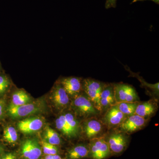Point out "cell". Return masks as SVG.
Returning a JSON list of instances; mask_svg holds the SVG:
<instances>
[{"label": "cell", "mask_w": 159, "mask_h": 159, "mask_svg": "<svg viewBox=\"0 0 159 159\" xmlns=\"http://www.w3.org/2000/svg\"><path fill=\"white\" fill-rule=\"evenodd\" d=\"M17 152L19 159H41L43 156L40 142L35 138L23 141Z\"/></svg>", "instance_id": "6da1fadb"}, {"label": "cell", "mask_w": 159, "mask_h": 159, "mask_svg": "<svg viewBox=\"0 0 159 159\" xmlns=\"http://www.w3.org/2000/svg\"><path fill=\"white\" fill-rule=\"evenodd\" d=\"M105 84L91 79L87 78L82 80V90L94 106L99 111H102L100 105V96Z\"/></svg>", "instance_id": "7a4b0ae2"}, {"label": "cell", "mask_w": 159, "mask_h": 159, "mask_svg": "<svg viewBox=\"0 0 159 159\" xmlns=\"http://www.w3.org/2000/svg\"><path fill=\"white\" fill-rule=\"evenodd\" d=\"M74 99L72 107L80 116L87 119H90L98 116L100 112L85 94H79Z\"/></svg>", "instance_id": "3957f363"}, {"label": "cell", "mask_w": 159, "mask_h": 159, "mask_svg": "<svg viewBox=\"0 0 159 159\" xmlns=\"http://www.w3.org/2000/svg\"><path fill=\"white\" fill-rule=\"evenodd\" d=\"M42 102H29L19 106L10 105L7 108V113L13 119H20L38 113L43 110Z\"/></svg>", "instance_id": "277c9868"}, {"label": "cell", "mask_w": 159, "mask_h": 159, "mask_svg": "<svg viewBox=\"0 0 159 159\" xmlns=\"http://www.w3.org/2000/svg\"><path fill=\"white\" fill-rule=\"evenodd\" d=\"M90 141L89 158L106 159L111 156L108 144L104 138H95Z\"/></svg>", "instance_id": "5b68a950"}, {"label": "cell", "mask_w": 159, "mask_h": 159, "mask_svg": "<svg viewBox=\"0 0 159 159\" xmlns=\"http://www.w3.org/2000/svg\"><path fill=\"white\" fill-rule=\"evenodd\" d=\"M114 92L116 103L138 102L139 100L136 91L132 86L126 84H114Z\"/></svg>", "instance_id": "8992f818"}, {"label": "cell", "mask_w": 159, "mask_h": 159, "mask_svg": "<svg viewBox=\"0 0 159 159\" xmlns=\"http://www.w3.org/2000/svg\"><path fill=\"white\" fill-rule=\"evenodd\" d=\"M123 132H115L109 136L106 141L112 155H119L126 149L129 144L128 138Z\"/></svg>", "instance_id": "52a82bcc"}, {"label": "cell", "mask_w": 159, "mask_h": 159, "mask_svg": "<svg viewBox=\"0 0 159 159\" xmlns=\"http://www.w3.org/2000/svg\"><path fill=\"white\" fill-rule=\"evenodd\" d=\"M50 99L55 107L59 110L66 108L70 103L68 95L59 81L54 84L52 89Z\"/></svg>", "instance_id": "ba28073f"}, {"label": "cell", "mask_w": 159, "mask_h": 159, "mask_svg": "<svg viewBox=\"0 0 159 159\" xmlns=\"http://www.w3.org/2000/svg\"><path fill=\"white\" fill-rule=\"evenodd\" d=\"M147 119L136 114L125 117L123 122L119 125L122 132L130 134L141 129L145 126Z\"/></svg>", "instance_id": "9c48e42d"}, {"label": "cell", "mask_w": 159, "mask_h": 159, "mask_svg": "<svg viewBox=\"0 0 159 159\" xmlns=\"http://www.w3.org/2000/svg\"><path fill=\"white\" fill-rule=\"evenodd\" d=\"M58 81L69 97L74 98L80 94L82 90V80L79 77H64Z\"/></svg>", "instance_id": "30bf717a"}, {"label": "cell", "mask_w": 159, "mask_h": 159, "mask_svg": "<svg viewBox=\"0 0 159 159\" xmlns=\"http://www.w3.org/2000/svg\"><path fill=\"white\" fill-rule=\"evenodd\" d=\"M43 120L38 117H31L18 122L17 127L21 132L31 134L38 131L42 128Z\"/></svg>", "instance_id": "8fae6325"}, {"label": "cell", "mask_w": 159, "mask_h": 159, "mask_svg": "<svg viewBox=\"0 0 159 159\" xmlns=\"http://www.w3.org/2000/svg\"><path fill=\"white\" fill-rule=\"evenodd\" d=\"M86 120L84 123L82 127L84 137L89 140L97 138L102 131V123L94 118L88 119Z\"/></svg>", "instance_id": "7c38bea8"}, {"label": "cell", "mask_w": 159, "mask_h": 159, "mask_svg": "<svg viewBox=\"0 0 159 159\" xmlns=\"http://www.w3.org/2000/svg\"><path fill=\"white\" fill-rule=\"evenodd\" d=\"M125 116L119 110L118 106H112L107 110L103 121L109 127L119 125L125 119Z\"/></svg>", "instance_id": "4fadbf2b"}, {"label": "cell", "mask_w": 159, "mask_h": 159, "mask_svg": "<svg viewBox=\"0 0 159 159\" xmlns=\"http://www.w3.org/2000/svg\"><path fill=\"white\" fill-rule=\"evenodd\" d=\"M100 102L102 111H107L111 107L116 104L114 84H105L101 92Z\"/></svg>", "instance_id": "5bb4252c"}, {"label": "cell", "mask_w": 159, "mask_h": 159, "mask_svg": "<svg viewBox=\"0 0 159 159\" xmlns=\"http://www.w3.org/2000/svg\"><path fill=\"white\" fill-rule=\"evenodd\" d=\"M89 144H80L72 146L66 152L64 159L89 158Z\"/></svg>", "instance_id": "9a60e30c"}, {"label": "cell", "mask_w": 159, "mask_h": 159, "mask_svg": "<svg viewBox=\"0 0 159 159\" xmlns=\"http://www.w3.org/2000/svg\"><path fill=\"white\" fill-rule=\"evenodd\" d=\"M157 110V105L152 100L138 103L135 114L146 119L153 116Z\"/></svg>", "instance_id": "2e32d148"}, {"label": "cell", "mask_w": 159, "mask_h": 159, "mask_svg": "<svg viewBox=\"0 0 159 159\" xmlns=\"http://www.w3.org/2000/svg\"><path fill=\"white\" fill-rule=\"evenodd\" d=\"M55 125L57 129L66 138L68 139H73L77 137L67 122L64 115H61L56 119Z\"/></svg>", "instance_id": "e0dca14e"}, {"label": "cell", "mask_w": 159, "mask_h": 159, "mask_svg": "<svg viewBox=\"0 0 159 159\" xmlns=\"http://www.w3.org/2000/svg\"><path fill=\"white\" fill-rule=\"evenodd\" d=\"M31 102V97L25 91L23 90H18L12 94L10 105L13 106H19Z\"/></svg>", "instance_id": "ac0fdd59"}, {"label": "cell", "mask_w": 159, "mask_h": 159, "mask_svg": "<svg viewBox=\"0 0 159 159\" xmlns=\"http://www.w3.org/2000/svg\"><path fill=\"white\" fill-rule=\"evenodd\" d=\"M43 140L50 144L59 147L62 144V140L59 134L49 126H47L45 129Z\"/></svg>", "instance_id": "d6986e66"}, {"label": "cell", "mask_w": 159, "mask_h": 159, "mask_svg": "<svg viewBox=\"0 0 159 159\" xmlns=\"http://www.w3.org/2000/svg\"><path fill=\"white\" fill-rule=\"evenodd\" d=\"M3 139L10 145H16L18 139L17 131L13 126H7L4 129Z\"/></svg>", "instance_id": "ffe728a7"}, {"label": "cell", "mask_w": 159, "mask_h": 159, "mask_svg": "<svg viewBox=\"0 0 159 159\" xmlns=\"http://www.w3.org/2000/svg\"><path fill=\"white\" fill-rule=\"evenodd\" d=\"M138 102H122L116 103L119 110L125 116L135 114Z\"/></svg>", "instance_id": "44dd1931"}, {"label": "cell", "mask_w": 159, "mask_h": 159, "mask_svg": "<svg viewBox=\"0 0 159 159\" xmlns=\"http://www.w3.org/2000/svg\"><path fill=\"white\" fill-rule=\"evenodd\" d=\"M40 144L42 149L43 155H61V150L59 146L53 145L43 140L40 141Z\"/></svg>", "instance_id": "7402d4cb"}, {"label": "cell", "mask_w": 159, "mask_h": 159, "mask_svg": "<svg viewBox=\"0 0 159 159\" xmlns=\"http://www.w3.org/2000/svg\"><path fill=\"white\" fill-rule=\"evenodd\" d=\"M67 122L75 134L78 136L80 131V125L74 114L68 112L64 114Z\"/></svg>", "instance_id": "603a6c76"}, {"label": "cell", "mask_w": 159, "mask_h": 159, "mask_svg": "<svg viewBox=\"0 0 159 159\" xmlns=\"http://www.w3.org/2000/svg\"><path fill=\"white\" fill-rule=\"evenodd\" d=\"M10 85V80L8 77L5 75H0V95L5 93Z\"/></svg>", "instance_id": "cb8c5ba5"}, {"label": "cell", "mask_w": 159, "mask_h": 159, "mask_svg": "<svg viewBox=\"0 0 159 159\" xmlns=\"http://www.w3.org/2000/svg\"><path fill=\"white\" fill-rule=\"evenodd\" d=\"M0 159H19L17 152H4L0 155Z\"/></svg>", "instance_id": "d4e9b609"}, {"label": "cell", "mask_w": 159, "mask_h": 159, "mask_svg": "<svg viewBox=\"0 0 159 159\" xmlns=\"http://www.w3.org/2000/svg\"><path fill=\"white\" fill-rule=\"evenodd\" d=\"M117 0H106L105 3V8L109 9L111 8H116Z\"/></svg>", "instance_id": "484cf974"}, {"label": "cell", "mask_w": 159, "mask_h": 159, "mask_svg": "<svg viewBox=\"0 0 159 159\" xmlns=\"http://www.w3.org/2000/svg\"><path fill=\"white\" fill-rule=\"evenodd\" d=\"M41 159H64L61 155H43Z\"/></svg>", "instance_id": "4316f807"}, {"label": "cell", "mask_w": 159, "mask_h": 159, "mask_svg": "<svg viewBox=\"0 0 159 159\" xmlns=\"http://www.w3.org/2000/svg\"><path fill=\"white\" fill-rule=\"evenodd\" d=\"M5 111L4 103L2 101L0 100V118L3 116Z\"/></svg>", "instance_id": "83f0119b"}, {"label": "cell", "mask_w": 159, "mask_h": 159, "mask_svg": "<svg viewBox=\"0 0 159 159\" xmlns=\"http://www.w3.org/2000/svg\"><path fill=\"white\" fill-rule=\"evenodd\" d=\"M147 1V0H133L132 2L130 3L131 4H133V3L137 2H143V1ZM148 1H152L153 2H154L156 3V4H159V0H148Z\"/></svg>", "instance_id": "f1b7e54d"}, {"label": "cell", "mask_w": 159, "mask_h": 159, "mask_svg": "<svg viewBox=\"0 0 159 159\" xmlns=\"http://www.w3.org/2000/svg\"><path fill=\"white\" fill-rule=\"evenodd\" d=\"M4 152H5V148H4L2 145L0 144V155Z\"/></svg>", "instance_id": "f546056e"}]
</instances>
